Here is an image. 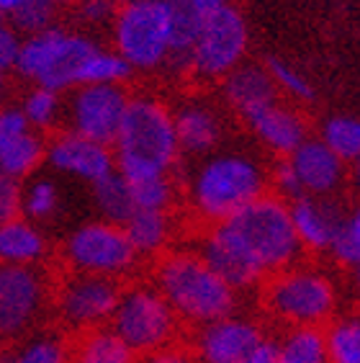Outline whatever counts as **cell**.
<instances>
[{
  "instance_id": "cell-1",
  "label": "cell",
  "mask_w": 360,
  "mask_h": 363,
  "mask_svg": "<svg viewBox=\"0 0 360 363\" xmlns=\"http://www.w3.org/2000/svg\"><path fill=\"white\" fill-rule=\"evenodd\" d=\"M111 150L116 170L129 183L173 175L183 157L175 134L173 108L157 96L132 93Z\"/></svg>"
},
{
  "instance_id": "cell-2",
  "label": "cell",
  "mask_w": 360,
  "mask_h": 363,
  "mask_svg": "<svg viewBox=\"0 0 360 363\" xmlns=\"http://www.w3.org/2000/svg\"><path fill=\"white\" fill-rule=\"evenodd\" d=\"M268 170L247 152L216 150L198 160L186 183V201L198 222L216 224L268 194Z\"/></svg>"
},
{
  "instance_id": "cell-3",
  "label": "cell",
  "mask_w": 360,
  "mask_h": 363,
  "mask_svg": "<svg viewBox=\"0 0 360 363\" xmlns=\"http://www.w3.org/2000/svg\"><path fill=\"white\" fill-rule=\"evenodd\" d=\"M152 286L183 325H206L232 315L240 294L208 266L198 250H167L154 260Z\"/></svg>"
},
{
  "instance_id": "cell-4",
  "label": "cell",
  "mask_w": 360,
  "mask_h": 363,
  "mask_svg": "<svg viewBox=\"0 0 360 363\" xmlns=\"http://www.w3.org/2000/svg\"><path fill=\"white\" fill-rule=\"evenodd\" d=\"M260 301L270 317L286 328H322L334 320L337 289L330 273L298 260L270 273L260 284Z\"/></svg>"
},
{
  "instance_id": "cell-5",
  "label": "cell",
  "mask_w": 360,
  "mask_h": 363,
  "mask_svg": "<svg viewBox=\"0 0 360 363\" xmlns=\"http://www.w3.org/2000/svg\"><path fill=\"white\" fill-rule=\"evenodd\" d=\"M224 222L252 252L265 276L304 260V247L293 232L288 201H283L281 196L268 191Z\"/></svg>"
},
{
  "instance_id": "cell-6",
  "label": "cell",
  "mask_w": 360,
  "mask_h": 363,
  "mask_svg": "<svg viewBox=\"0 0 360 363\" xmlns=\"http://www.w3.org/2000/svg\"><path fill=\"white\" fill-rule=\"evenodd\" d=\"M96 49L98 44L88 34L52 26L21 42L13 70H18V75L34 85L64 93L80 85L85 62Z\"/></svg>"
},
{
  "instance_id": "cell-7",
  "label": "cell",
  "mask_w": 360,
  "mask_h": 363,
  "mask_svg": "<svg viewBox=\"0 0 360 363\" xmlns=\"http://www.w3.org/2000/svg\"><path fill=\"white\" fill-rule=\"evenodd\" d=\"M180 325L183 322L152 286V281H132L121 286L116 309L108 320V328L137 356L178 342Z\"/></svg>"
},
{
  "instance_id": "cell-8",
  "label": "cell",
  "mask_w": 360,
  "mask_h": 363,
  "mask_svg": "<svg viewBox=\"0 0 360 363\" xmlns=\"http://www.w3.org/2000/svg\"><path fill=\"white\" fill-rule=\"evenodd\" d=\"M113 49L134 72H154L170 62V18L165 0L121 3L111 23Z\"/></svg>"
},
{
  "instance_id": "cell-9",
  "label": "cell",
  "mask_w": 360,
  "mask_h": 363,
  "mask_svg": "<svg viewBox=\"0 0 360 363\" xmlns=\"http://www.w3.org/2000/svg\"><path fill=\"white\" fill-rule=\"evenodd\" d=\"M249 31L244 16L235 6H224L214 13H206L201 31L196 36L188 72L203 83L224 80L229 72L240 67L247 57Z\"/></svg>"
},
{
  "instance_id": "cell-10",
  "label": "cell",
  "mask_w": 360,
  "mask_h": 363,
  "mask_svg": "<svg viewBox=\"0 0 360 363\" xmlns=\"http://www.w3.org/2000/svg\"><path fill=\"white\" fill-rule=\"evenodd\" d=\"M62 252L69 271L93 273L116 281L129 279L142 260L126 238L124 227L103 219L77 227L67 238Z\"/></svg>"
},
{
  "instance_id": "cell-11",
  "label": "cell",
  "mask_w": 360,
  "mask_h": 363,
  "mask_svg": "<svg viewBox=\"0 0 360 363\" xmlns=\"http://www.w3.org/2000/svg\"><path fill=\"white\" fill-rule=\"evenodd\" d=\"M121 281L93 276V273L69 271L52 294V304L67 330L83 333V330L108 325L113 309H116Z\"/></svg>"
},
{
  "instance_id": "cell-12",
  "label": "cell",
  "mask_w": 360,
  "mask_h": 363,
  "mask_svg": "<svg viewBox=\"0 0 360 363\" xmlns=\"http://www.w3.org/2000/svg\"><path fill=\"white\" fill-rule=\"evenodd\" d=\"M132 93L126 85H80L64 104V129L101 145H113Z\"/></svg>"
},
{
  "instance_id": "cell-13",
  "label": "cell",
  "mask_w": 360,
  "mask_h": 363,
  "mask_svg": "<svg viewBox=\"0 0 360 363\" xmlns=\"http://www.w3.org/2000/svg\"><path fill=\"white\" fill-rule=\"evenodd\" d=\"M47 299L49 284L42 268L0 263V335L26 333L42 317Z\"/></svg>"
},
{
  "instance_id": "cell-14",
  "label": "cell",
  "mask_w": 360,
  "mask_h": 363,
  "mask_svg": "<svg viewBox=\"0 0 360 363\" xmlns=\"http://www.w3.org/2000/svg\"><path fill=\"white\" fill-rule=\"evenodd\" d=\"M265 340L260 322L244 315H227L198 325L191 340V353L198 363H237L247 358Z\"/></svg>"
},
{
  "instance_id": "cell-15",
  "label": "cell",
  "mask_w": 360,
  "mask_h": 363,
  "mask_svg": "<svg viewBox=\"0 0 360 363\" xmlns=\"http://www.w3.org/2000/svg\"><path fill=\"white\" fill-rule=\"evenodd\" d=\"M198 252L237 294L260 289V284L268 279L260 263L252 258V252L244 247L242 240L237 238L227 222L208 224Z\"/></svg>"
},
{
  "instance_id": "cell-16",
  "label": "cell",
  "mask_w": 360,
  "mask_h": 363,
  "mask_svg": "<svg viewBox=\"0 0 360 363\" xmlns=\"http://www.w3.org/2000/svg\"><path fill=\"white\" fill-rule=\"evenodd\" d=\"M47 162L60 173L75 175L90 186L116 170L111 147L80 137L69 129L52 134L47 140Z\"/></svg>"
},
{
  "instance_id": "cell-17",
  "label": "cell",
  "mask_w": 360,
  "mask_h": 363,
  "mask_svg": "<svg viewBox=\"0 0 360 363\" xmlns=\"http://www.w3.org/2000/svg\"><path fill=\"white\" fill-rule=\"evenodd\" d=\"M286 160L296 173L304 196L332 199L345 183V162L319 137H306Z\"/></svg>"
},
{
  "instance_id": "cell-18",
  "label": "cell",
  "mask_w": 360,
  "mask_h": 363,
  "mask_svg": "<svg viewBox=\"0 0 360 363\" xmlns=\"http://www.w3.org/2000/svg\"><path fill=\"white\" fill-rule=\"evenodd\" d=\"M244 124L255 140L270 150L276 157H288L301 142L309 137V124L293 106H286L281 101L257 108L244 116Z\"/></svg>"
},
{
  "instance_id": "cell-19",
  "label": "cell",
  "mask_w": 360,
  "mask_h": 363,
  "mask_svg": "<svg viewBox=\"0 0 360 363\" xmlns=\"http://www.w3.org/2000/svg\"><path fill=\"white\" fill-rule=\"evenodd\" d=\"M291 224L304 252H330L337 227L345 211L339 209L334 199H317L301 196L288 201Z\"/></svg>"
},
{
  "instance_id": "cell-20",
  "label": "cell",
  "mask_w": 360,
  "mask_h": 363,
  "mask_svg": "<svg viewBox=\"0 0 360 363\" xmlns=\"http://www.w3.org/2000/svg\"><path fill=\"white\" fill-rule=\"evenodd\" d=\"M173 119L180 155L201 160L206 155L216 152V147L222 142V119L216 108L203 101H186L173 108Z\"/></svg>"
},
{
  "instance_id": "cell-21",
  "label": "cell",
  "mask_w": 360,
  "mask_h": 363,
  "mask_svg": "<svg viewBox=\"0 0 360 363\" xmlns=\"http://www.w3.org/2000/svg\"><path fill=\"white\" fill-rule=\"evenodd\" d=\"M222 96L229 108L244 119L247 113L278 101L281 93H278L268 67L242 62L222 80Z\"/></svg>"
},
{
  "instance_id": "cell-22",
  "label": "cell",
  "mask_w": 360,
  "mask_h": 363,
  "mask_svg": "<svg viewBox=\"0 0 360 363\" xmlns=\"http://www.w3.org/2000/svg\"><path fill=\"white\" fill-rule=\"evenodd\" d=\"M124 232L132 247L142 260H157L165 255L173 242V214L170 211H142L137 209L132 217L124 222Z\"/></svg>"
},
{
  "instance_id": "cell-23",
  "label": "cell",
  "mask_w": 360,
  "mask_h": 363,
  "mask_svg": "<svg viewBox=\"0 0 360 363\" xmlns=\"http://www.w3.org/2000/svg\"><path fill=\"white\" fill-rule=\"evenodd\" d=\"M47 255V240L31 219L13 217L0 224V263L39 266Z\"/></svg>"
},
{
  "instance_id": "cell-24",
  "label": "cell",
  "mask_w": 360,
  "mask_h": 363,
  "mask_svg": "<svg viewBox=\"0 0 360 363\" xmlns=\"http://www.w3.org/2000/svg\"><path fill=\"white\" fill-rule=\"evenodd\" d=\"M167 18H170V62L175 72H188L191 52L196 36L201 31L203 13L193 6V0H165Z\"/></svg>"
},
{
  "instance_id": "cell-25",
  "label": "cell",
  "mask_w": 360,
  "mask_h": 363,
  "mask_svg": "<svg viewBox=\"0 0 360 363\" xmlns=\"http://www.w3.org/2000/svg\"><path fill=\"white\" fill-rule=\"evenodd\" d=\"M67 363H137V353L108 325H101L77 333Z\"/></svg>"
},
{
  "instance_id": "cell-26",
  "label": "cell",
  "mask_w": 360,
  "mask_h": 363,
  "mask_svg": "<svg viewBox=\"0 0 360 363\" xmlns=\"http://www.w3.org/2000/svg\"><path fill=\"white\" fill-rule=\"evenodd\" d=\"M47 160V140L42 132L26 129L23 134H18L11 145L6 147V152L0 155V173L21 181L34 173L42 162Z\"/></svg>"
},
{
  "instance_id": "cell-27",
  "label": "cell",
  "mask_w": 360,
  "mask_h": 363,
  "mask_svg": "<svg viewBox=\"0 0 360 363\" xmlns=\"http://www.w3.org/2000/svg\"><path fill=\"white\" fill-rule=\"evenodd\" d=\"M93 201H96V209L103 222L121 224V227L137 211L132 186H129V181L118 170L106 175L103 181L93 183Z\"/></svg>"
},
{
  "instance_id": "cell-28",
  "label": "cell",
  "mask_w": 360,
  "mask_h": 363,
  "mask_svg": "<svg viewBox=\"0 0 360 363\" xmlns=\"http://www.w3.org/2000/svg\"><path fill=\"white\" fill-rule=\"evenodd\" d=\"M276 363H327L325 330L291 328L278 337Z\"/></svg>"
},
{
  "instance_id": "cell-29",
  "label": "cell",
  "mask_w": 360,
  "mask_h": 363,
  "mask_svg": "<svg viewBox=\"0 0 360 363\" xmlns=\"http://www.w3.org/2000/svg\"><path fill=\"white\" fill-rule=\"evenodd\" d=\"M327 363H360V315L334 317L325 328Z\"/></svg>"
},
{
  "instance_id": "cell-30",
  "label": "cell",
  "mask_w": 360,
  "mask_h": 363,
  "mask_svg": "<svg viewBox=\"0 0 360 363\" xmlns=\"http://www.w3.org/2000/svg\"><path fill=\"white\" fill-rule=\"evenodd\" d=\"M23 119H26L28 129L34 132H49L60 124L64 113L62 104V93L52 91V88H44V85H34L31 91L23 98Z\"/></svg>"
},
{
  "instance_id": "cell-31",
  "label": "cell",
  "mask_w": 360,
  "mask_h": 363,
  "mask_svg": "<svg viewBox=\"0 0 360 363\" xmlns=\"http://www.w3.org/2000/svg\"><path fill=\"white\" fill-rule=\"evenodd\" d=\"M319 140L325 142L345 165H353L360 157V119L345 116V113L330 116L322 124Z\"/></svg>"
},
{
  "instance_id": "cell-32",
  "label": "cell",
  "mask_w": 360,
  "mask_h": 363,
  "mask_svg": "<svg viewBox=\"0 0 360 363\" xmlns=\"http://www.w3.org/2000/svg\"><path fill=\"white\" fill-rule=\"evenodd\" d=\"M69 345L55 333H39L8 350L3 363H67Z\"/></svg>"
},
{
  "instance_id": "cell-33",
  "label": "cell",
  "mask_w": 360,
  "mask_h": 363,
  "mask_svg": "<svg viewBox=\"0 0 360 363\" xmlns=\"http://www.w3.org/2000/svg\"><path fill=\"white\" fill-rule=\"evenodd\" d=\"M132 72L134 70L126 65V60L118 55L116 49H106L98 44V49L85 62L80 85H124L132 77Z\"/></svg>"
},
{
  "instance_id": "cell-34",
  "label": "cell",
  "mask_w": 360,
  "mask_h": 363,
  "mask_svg": "<svg viewBox=\"0 0 360 363\" xmlns=\"http://www.w3.org/2000/svg\"><path fill=\"white\" fill-rule=\"evenodd\" d=\"M134 196V206L142 211H173L178 201V186L173 175H157L145 181L129 183Z\"/></svg>"
},
{
  "instance_id": "cell-35",
  "label": "cell",
  "mask_w": 360,
  "mask_h": 363,
  "mask_svg": "<svg viewBox=\"0 0 360 363\" xmlns=\"http://www.w3.org/2000/svg\"><path fill=\"white\" fill-rule=\"evenodd\" d=\"M330 255L337 260L339 266H347V268L360 266V206L342 214V222H339L337 235L332 240Z\"/></svg>"
},
{
  "instance_id": "cell-36",
  "label": "cell",
  "mask_w": 360,
  "mask_h": 363,
  "mask_svg": "<svg viewBox=\"0 0 360 363\" xmlns=\"http://www.w3.org/2000/svg\"><path fill=\"white\" fill-rule=\"evenodd\" d=\"M57 206H60V191L47 178H36L21 191V211L31 222L49 219L57 211Z\"/></svg>"
},
{
  "instance_id": "cell-37",
  "label": "cell",
  "mask_w": 360,
  "mask_h": 363,
  "mask_svg": "<svg viewBox=\"0 0 360 363\" xmlns=\"http://www.w3.org/2000/svg\"><path fill=\"white\" fill-rule=\"evenodd\" d=\"M268 72L270 77H273V83H276L278 93H286L288 98H293V101H301V104H309V101H314V88L312 83L306 80L301 72L296 70V67H291L288 62H283V60H268Z\"/></svg>"
},
{
  "instance_id": "cell-38",
  "label": "cell",
  "mask_w": 360,
  "mask_h": 363,
  "mask_svg": "<svg viewBox=\"0 0 360 363\" xmlns=\"http://www.w3.org/2000/svg\"><path fill=\"white\" fill-rule=\"evenodd\" d=\"M55 3L52 0H26L23 6H18L16 11H11L13 26L18 31H26L28 36L39 34L52 28V18H55Z\"/></svg>"
},
{
  "instance_id": "cell-39",
  "label": "cell",
  "mask_w": 360,
  "mask_h": 363,
  "mask_svg": "<svg viewBox=\"0 0 360 363\" xmlns=\"http://www.w3.org/2000/svg\"><path fill=\"white\" fill-rule=\"evenodd\" d=\"M116 11V0H77V16L88 26H111Z\"/></svg>"
},
{
  "instance_id": "cell-40",
  "label": "cell",
  "mask_w": 360,
  "mask_h": 363,
  "mask_svg": "<svg viewBox=\"0 0 360 363\" xmlns=\"http://www.w3.org/2000/svg\"><path fill=\"white\" fill-rule=\"evenodd\" d=\"M21 214V189L18 181L0 173V224Z\"/></svg>"
},
{
  "instance_id": "cell-41",
  "label": "cell",
  "mask_w": 360,
  "mask_h": 363,
  "mask_svg": "<svg viewBox=\"0 0 360 363\" xmlns=\"http://www.w3.org/2000/svg\"><path fill=\"white\" fill-rule=\"evenodd\" d=\"M137 363H198V361H196V356L191 353L188 345L173 342V345H165V348L142 353V356H137Z\"/></svg>"
},
{
  "instance_id": "cell-42",
  "label": "cell",
  "mask_w": 360,
  "mask_h": 363,
  "mask_svg": "<svg viewBox=\"0 0 360 363\" xmlns=\"http://www.w3.org/2000/svg\"><path fill=\"white\" fill-rule=\"evenodd\" d=\"M28 129L26 119H23V113L18 108H6V111H0V155L6 152V147Z\"/></svg>"
},
{
  "instance_id": "cell-43",
  "label": "cell",
  "mask_w": 360,
  "mask_h": 363,
  "mask_svg": "<svg viewBox=\"0 0 360 363\" xmlns=\"http://www.w3.org/2000/svg\"><path fill=\"white\" fill-rule=\"evenodd\" d=\"M18 49H21V39L13 28H8L0 23V72L13 70L16 60H18Z\"/></svg>"
},
{
  "instance_id": "cell-44",
  "label": "cell",
  "mask_w": 360,
  "mask_h": 363,
  "mask_svg": "<svg viewBox=\"0 0 360 363\" xmlns=\"http://www.w3.org/2000/svg\"><path fill=\"white\" fill-rule=\"evenodd\" d=\"M276 358H278V340L265 335V340L260 342L247 358H242V361H237V363H276Z\"/></svg>"
},
{
  "instance_id": "cell-45",
  "label": "cell",
  "mask_w": 360,
  "mask_h": 363,
  "mask_svg": "<svg viewBox=\"0 0 360 363\" xmlns=\"http://www.w3.org/2000/svg\"><path fill=\"white\" fill-rule=\"evenodd\" d=\"M193 6L198 8L203 16H206V13H214V11H219V8L229 6V0H193Z\"/></svg>"
},
{
  "instance_id": "cell-46",
  "label": "cell",
  "mask_w": 360,
  "mask_h": 363,
  "mask_svg": "<svg viewBox=\"0 0 360 363\" xmlns=\"http://www.w3.org/2000/svg\"><path fill=\"white\" fill-rule=\"evenodd\" d=\"M350 181H353V189L358 191V196H360V157L350 165Z\"/></svg>"
},
{
  "instance_id": "cell-47",
  "label": "cell",
  "mask_w": 360,
  "mask_h": 363,
  "mask_svg": "<svg viewBox=\"0 0 360 363\" xmlns=\"http://www.w3.org/2000/svg\"><path fill=\"white\" fill-rule=\"evenodd\" d=\"M26 0H0V11H6V13H11V11H16L18 6H23Z\"/></svg>"
},
{
  "instance_id": "cell-48",
  "label": "cell",
  "mask_w": 360,
  "mask_h": 363,
  "mask_svg": "<svg viewBox=\"0 0 360 363\" xmlns=\"http://www.w3.org/2000/svg\"><path fill=\"white\" fill-rule=\"evenodd\" d=\"M355 289H358V296H360V266L355 268Z\"/></svg>"
},
{
  "instance_id": "cell-49",
  "label": "cell",
  "mask_w": 360,
  "mask_h": 363,
  "mask_svg": "<svg viewBox=\"0 0 360 363\" xmlns=\"http://www.w3.org/2000/svg\"><path fill=\"white\" fill-rule=\"evenodd\" d=\"M55 6H62V3H77V0H52Z\"/></svg>"
},
{
  "instance_id": "cell-50",
  "label": "cell",
  "mask_w": 360,
  "mask_h": 363,
  "mask_svg": "<svg viewBox=\"0 0 360 363\" xmlns=\"http://www.w3.org/2000/svg\"><path fill=\"white\" fill-rule=\"evenodd\" d=\"M0 93H3V72H0Z\"/></svg>"
},
{
  "instance_id": "cell-51",
  "label": "cell",
  "mask_w": 360,
  "mask_h": 363,
  "mask_svg": "<svg viewBox=\"0 0 360 363\" xmlns=\"http://www.w3.org/2000/svg\"><path fill=\"white\" fill-rule=\"evenodd\" d=\"M3 16H6V11H0V23H3Z\"/></svg>"
},
{
  "instance_id": "cell-52",
  "label": "cell",
  "mask_w": 360,
  "mask_h": 363,
  "mask_svg": "<svg viewBox=\"0 0 360 363\" xmlns=\"http://www.w3.org/2000/svg\"><path fill=\"white\" fill-rule=\"evenodd\" d=\"M116 3H118V6H121V3H129V0H116Z\"/></svg>"
}]
</instances>
